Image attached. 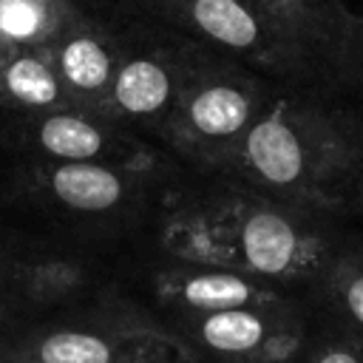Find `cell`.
Masks as SVG:
<instances>
[{"mask_svg": "<svg viewBox=\"0 0 363 363\" xmlns=\"http://www.w3.org/2000/svg\"><path fill=\"white\" fill-rule=\"evenodd\" d=\"M337 216L216 179V187L167 213L162 244L170 258L230 267L295 295L315 284L346 238Z\"/></svg>", "mask_w": 363, "mask_h": 363, "instance_id": "1", "label": "cell"}, {"mask_svg": "<svg viewBox=\"0 0 363 363\" xmlns=\"http://www.w3.org/2000/svg\"><path fill=\"white\" fill-rule=\"evenodd\" d=\"M315 85L275 82L264 111L210 179L346 216L357 210L352 108L320 96Z\"/></svg>", "mask_w": 363, "mask_h": 363, "instance_id": "2", "label": "cell"}, {"mask_svg": "<svg viewBox=\"0 0 363 363\" xmlns=\"http://www.w3.org/2000/svg\"><path fill=\"white\" fill-rule=\"evenodd\" d=\"M0 363H201L153 312L96 289L68 306L0 326Z\"/></svg>", "mask_w": 363, "mask_h": 363, "instance_id": "3", "label": "cell"}, {"mask_svg": "<svg viewBox=\"0 0 363 363\" xmlns=\"http://www.w3.org/2000/svg\"><path fill=\"white\" fill-rule=\"evenodd\" d=\"M173 31L272 82L329 88L346 77L340 48L318 28L255 0H136Z\"/></svg>", "mask_w": 363, "mask_h": 363, "instance_id": "4", "label": "cell"}, {"mask_svg": "<svg viewBox=\"0 0 363 363\" xmlns=\"http://www.w3.org/2000/svg\"><path fill=\"white\" fill-rule=\"evenodd\" d=\"M272 88L275 82L264 74L207 45H199L159 139L179 159L204 176H213L264 111Z\"/></svg>", "mask_w": 363, "mask_h": 363, "instance_id": "5", "label": "cell"}, {"mask_svg": "<svg viewBox=\"0 0 363 363\" xmlns=\"http://www.w3.org/2000/svg\"><path fill=\"white\" fill-rule=\"evenodd\" d=\"M315 312L309 295H292L275 303L173 315L164 323L201 363H295L315 326Z\"/></svg>", "mask_w": 363, "mask_h": 363, "instance_id": "6", "label": "cell"}, {"mask_svg": "<svg viewBox=\"0 0 363 363\" xmlns=\"http://www.w3.org/2000/svg\"><path fill=\"white\" fill-rule=\"evenodd\" d=\"M119 40L122 51L105 102V116L130 130H150L159 136L182 94L199 43L170 26L156 34L136 28L133 34H119Z\"/></svg>", "mask_w": 363, "mask_h": 363, "instance_id": "7", "label": "cell"}, {"mask_svg": "<svg viewBox=\"0 0 363 363\" xmlns=\"http://www.w3.org/2000/svg\"><path fill=\"white\" fill-rule=\"evenodd\" d=\"M9 136L34 162H153L136 130L74 105L11 113Z\"/></svg>", "mask_w": 363, "mask_h": 363, "instance_id": "8", "label": "cell"}, {"mask_svg": "<svg viewBox=\"0 0 363 363\" xmlns=\"http://www.w3.org/2000/svg\"><path fill=\"white\" fill-rule=\"evenodd\" d=\"M23 182L60 213L111 218L139 204L153 182V162H31Z\"/></svg>", "mask_w": 363, "mask_h": 363, "instance_id": "9", "label": "cell"}, {"mask_svg": "<svg viewBox=\"0 0 363 363\" xmlns=\"http://www.w3.org/2000/svg\"><path fill=\"white\" fill-rule=\"evenodd\" d=\"M45 48L71 105L105 116V102L122 51L119 31L91 17L71 0Z\"/></svg>", "mask_w": 363, "mask_h": 363, "instance_id": "10", "label": "cell"}, {"mask_svg": "<svg viewBox=\"0 0 363 363\" xmlns=\"http://www.w3.org/2000/svg\"><path fill=\"white\" fill-rule=\"evenodd\" d=\"M153 292L159 306L167 312V318L275 303L295 295L230 267L182 261V258H167V264H162L153 272Z\"/></svg>", "mask_w": 363, "mask_h": 363, "instance_id": "11", "label": "cell"}, {"mask_svg": "<svg viewBox=\"0 0 363 363\" xmlns=\"http://www.w3.org/2000/svg\"><path fill=\"white\" fill-rule=\"evenodd\" d=\"M68 105L71 99L45 45L9 48L0 60V108L11 113H40Z\"/></svg>", "mask_w": 363, "mask_h": 363, "instance_id": "12", "label": "cell"}, {"mask_svg": "<svg viewBox=\"0 0 363 363\" xmlns=\"http://www.w3.org/2000/svg\"><path fill=\"white\" fill-rule=\"evenodd\" d=\"M309 298L320 315L363 337V247L346 241Z\"/></svg>", "mask_w": 363, "mask_h": 363, "instance_id": "13", "label": "cell"}, {"mask_svg": "<svg viewBox=\"0 0 363 363\" xmlns=\"http://www.w3.org/2000/svg\"><path fill=\"white\" fill-rule=\"evenodd\" d=\"M71 0H0V43L11 48L45 45Z\"/></svg>", "mask_w": 363, "mask_h": 363, "instance_id": "14", "label": "cell"}, {"mask_svg": "<svg viewBox=\"0 0 363 363\" xmlns=\"http://www.w3.org/2000/svg\"><path fill=\"white\" fill-rule=\"evenodd\" d=\"M269 9H278L320 34H326L343 54L346 77H352V11L346 0H255Z\"/></svg>", "mask_w": 363, "mask_h": 363, "instance_id": "15", "label": "cell"}, {"mask_svg": "<svg viewBox=\"0 0 363 363\" xmlns=\"http://www.w3.org/2000/svg\"><path fill=\"white\" fill-rule=\"evenodd\" d=\"M295 363H363V337L320 315Z\"/></svg>", "mask_w": 363, "mask_h": 363, "instance_id": "16", "label": "cell"}, {"mask_svg": "<svg viewBox=\"0 0 363 363\" xmlns=\"http://www.w3.org/2000/svg\"><path fill=\"white\" fill-rule=\"evenodd\" d=\"M23 252L0 250V318L14 320L23 315Z\"/></svg>", "mask_w": 363, "mask_h": 363, "instance_id": "17", "label": "cell"}, {"mask_svg": "<svg viewBox=\"0 0 363 363\" xmlns=\"http://www.w3.org/2000/svg\"><path fill=\"white\" fill-rule=\"evenodd\" d=\"M352 130H354V184H357L354 213H363V105L352 108Z\"/></svg>", "mask_w": 363, "mask_h": 363, "instance_id": "18", "label": "cell"}, {"mask_svg": "<svg viewBox=\"0 0 363 363\" xmlns=\"http://www.w3.org/2000/svg\"><path fill=\"white\" fill-rule=\"evenodd\" d=\"M352 71L363 74V0L360 9H352Z\"/></svg>", "mask_w": 363, "mask_h": 363, "instance_id": "19", "label": "cell"}, {"mask_svg": "<svg viewBox=\"0 0 363 363\" xmlns=\"http://www.w3.org/2000/svg\"><path fill=\"white\" fill-rule=\"evenodd\" d=\"M9 48H11V45H3V43H0V60H3L6 54H9Z\"/></svg>", "mask_w": 363, "mask_h": 363, "instance_id": "20", "label": "cell"}]
</instances>
